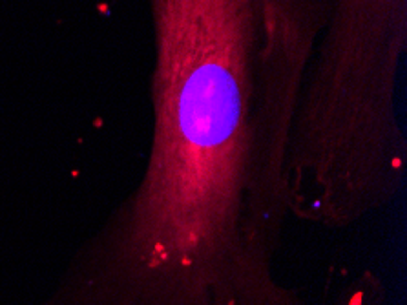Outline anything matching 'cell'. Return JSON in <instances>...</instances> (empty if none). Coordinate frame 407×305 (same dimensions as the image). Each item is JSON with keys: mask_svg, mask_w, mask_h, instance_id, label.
Segmentation results:
<instances>
[{"mask_svg": "<svg viewBox=\"0 0 407 305\" xmlns=\"http://www.w3.org/2000/svg\"><path fill=\"white\" fill-rule=\"evenodd\" d=\"M153 130L121 234L130 305H298L269 256L320 33L309 0H148Z\"/></svg>", "mask_w": 407, "mask_h": 305, "instance_id": "obj_1", "label": "cell"}, {"mask_svg": "<svg viewBox=\"0 0 407 305\" xmlns=\"http://www.w3.org/2000/svg\"><path fill=\"white\" fill-rule=\"evenodd\" d=\"M322 27L289 144L292 210L343 223L393 198L407 168L398 86L407 0H318Z\"/></svg>", "mask_w": 407, "mask_h": 305, "instance_id": "obj_2", "label": "cell"}]
</instances>
